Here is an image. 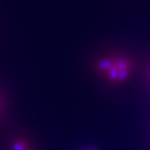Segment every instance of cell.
<instances>
[{"instance_id":"1","label":"cell","mask_w":150,"mask_h":150,"mask_svg":"<svg viewBox=\"0 0 150 150\" xmlns=\"http://www.w3.org/2000/svg\"><path fill=\"white\" fill-rule=\"evenodd\" d=\"M97 69L114 85L125 83L133 73V62L121 56L103 58L97 62Z\"/></svg>"}]
</instances>
